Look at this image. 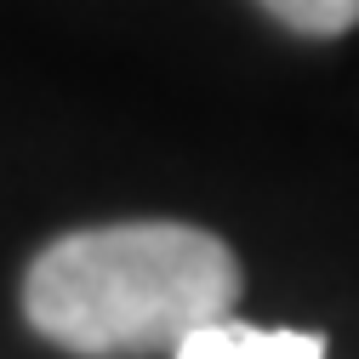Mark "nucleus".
<instances>
[{
    "label": "nucleus",
    "instance_id": "nucleus-1",
    "mask_svg": "<svg viewBox=\"0 0 359 359\" xmlns=\"http://www.w3.org/2000/svg\"><path fill=\"white\" fill-rule=\"evenodd\" d=\"M240 262L189 222L86 229L40 251L23 285L29 325L86 359L171 353L211 320H229Z\"/></svg>",
    "mask_w": 359,
    "mask_h": 359
},
{
    "label": "nucleus",
    "instance_id": "nucleus-2",
    "mask_svg": "<svg viewBox=\"0 0 359 359\" xmlns=\"http://www.w3.org/2000/svg\"><path fill=\"white\" fill-rule=\"evenodd\" d=\"M171 359H325V337L313 331H257L229 320H211L194 337L171 348Z\"/></svg>",
    "mask_w": 359,
    "mask_h": 359
},
{
    "label": "nucleus",
    "instance_id": "nucleus-3",
    "mask_svg": "<svg viewBox=\"0 0 359 359\" xmlns=\"http://www.w3.org/2000/svg\"><path fill=\"white\" fill-rule=\"evenodd\" d=\"M297 34H342L359 23V0H262Z\"/></svg>",
    "mask_w": 359,
    "mask_h": 359
}]
</instances>
